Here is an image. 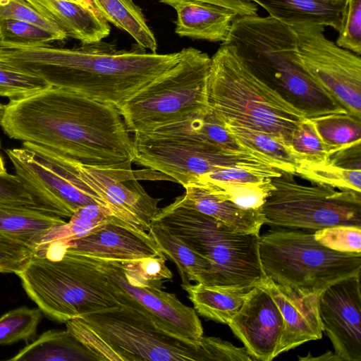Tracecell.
I'll return each instance as SVG.
<instances>
[{
    "label": "cell",
    "mask_w": 361,
    "mask_h": 361,
    "mask_svg": "<svg viewBox=\"0 0 361 361\" xmlns=\"http://www.w3.org/2000/svg\"><path fill=\"white\" fill-rule=\"evenodd\" d=\"M115 352L119 361H201L198 341L180 338L128 307L80 317Z\"/></svg>",
    "instance_id": "12"
},
{
    "label": "cell",
    "mask_w": 361,
    "mask_h": 361,
    "mask_svg": "<svg viewBox=\"0 0 361 361\" xmlns=\"http://www.w3.org/2000/svg\"><path fill=\"white\" fill-rule=\"evenodd\" d=\"M269 16L286 24L310 23L339 32L348 4L332 0H252Z\"/></svg>",
    "instance_id": "23"
},
{
    "label": "cell",
    "mask_w": 361,
    "mask_h": 361,
    "mask_svg": "<svg viewBox=\"0 0 361 361\" xmlns=\"http://www.w3.org/2000/svg\"><path fill=\"white\" fill-rule=\"evenodd\" d=\"M23 146L6 153L39 209L70 218L85 205L106 207L80 178L75 163L39 145L23 142Z\"/></svg>",
    "instance_id": "11"
},
{
    "label": "cell",
    "mask_w": 361,
    "mask_h": 361,
    "mask_svg": "<svg viewBox=\"0 0 361 361\" xmlns=\"http://www.w3.org/2000/svg\"><path fill=\"white\" fill-rule=\"evenodd\" d=\"M73 2L80 4H85V5H90L85 0H70Z\"/></svg>",
    "instance_id": "49"
},
{
    "label": "cell",
    "mask_w": 361,
    "mask_h": 361,
    "mask_svg": "<svg viewBox=\"0 0 361 361\" xmlns=\"http://www.w3.org/2000/svg\"><path fill=\"white\" fill-rule=\"evenodd\" d=\"M180 55L147 52L137 44L119 49L102 40L73 48L0 40L1 66L117 109L173 68Z\"/></svg>",
    "instance_id": "2"
},
{
    "label": "cell",
    "mask_w": 361,
    "mask_h": 361,
    "mask_svg": "<svg viewBox=\"0 0 361 361\" xmlns=\"http://www.w3.org/2000/svg\"><path fill=\"white\" fill-rule=\"evenodd\" d=\"M42 318L38 308L23 306L11 310L0 317V345L28 341L36 335Z\"/></svg>",
    "instance_id": "35"
},
{
    "label": "cell",
    "mask_w": 361,
    "mask_h": 361,
    "mask_svg": "<svg viewBox=\"0 0 361 361\" xmlns=\"http://www.w3.org/2000/svg\"><path fill=\"white\" fill-rule=\"evenodd\" d=\"M154 220L210 262L216 285L254 287L265 277L259 254L260 235L237 231L177 197L160 208Z\"/></svg>",
    "instance_id": "6"
},
{
    "label": "cell",
    "mask_w": 361,
    "mask_h": 361,
    "mask_svg": "<svg viewBox=\"0 0 361 361\" xmlns=\"http://www.w3.org/2000/svg\"><path fill=\"white\" fill-rule=\"evenodd\" d=\"M133 163L159 172L183 186L200 176L221 169L237 167L271 178L281 172L262 156L250 151L235 152L190 140L134 133Z\"/></svg>",
    "instance_id": "10"
},
{
    "label": "cell",
    "mask_w": 361,
    "mask_h": 361,
    "mask_svg": "<svg viewBox=\"0 0 361 361\" xmlns=\"http://www.w3.org/2000/svg\"><path fill=\"white\" fill-rule=\"evenodd\" d=\"M6 105H4L0 102V123L4 115Z\"/></svg>",
    "instance_id": "48"
},
{
    "label": "cell",
    "mask_w": 361,
    "mask_h": 361,
    "mask_svg": "<svg viewBox=\"0 0 361 361\" xmlns=\"http://www.w3.org/2000/svg\"><path fill=\"white\" fill-rule=\"evenodd\" d=\"M1 141H0V149H1Z\"/></svg>",
    "instance_id": "51"
},
{
    "label": "cell",
    "mask_w": 361,
    "mask_h": 361,
    "mask_svg": "<svg viewBox=\"0 0 361 361\" xmlns=\"http://www.w3.org/2000/svg\"><path fill=\"white\" fill-rule=\"evenodd\" d=\"M66 222L61 216L33 207L0 202V233L32 249L44 233Z\"/></svg>",
    "instance_id": "27"
},
{
    "label": "cell",
    "mask_w": 361,
    "mask_h": 361,
    "mask_svg": "<svg viewBox=\"0 0 361 361\" xmlns=\"http://www.w3.org/2000/svg\"><path fill=\"white\" fill-rule=\"evenodd\" d=\"M111 216L106 207L95 204L82 207L73 212L68 222L44 233L35 243L32 250L35 252L53 243L65 242L82 237Z\"/></svg>",
    "instance_id": "31"
},
{
    "label": "cell",
    "mask_w": 361,
    "mask_h": 361,
    "mask_svg": "<svg viewBox=\"0 0 361 361\" xmlns=\"http://www.w3.org/2000/svg\"><path fill=\"white\" fill-rule=\"evenodd\" d=\"M332 1L344 2L347 4H348L352 0H332Z\"/></svg>",
    "instance_id": "50"
},
{
    "label": "cell",
    "mask_w": 361,
    "mask_h": 361,
    "mask_svg": "<svg viewBox=\"0 0 361 361\" xmlns=\"http://www.w3.org/2000/svg\"><path fill=\"white\" fill-rule=\"evenodd\" d=\"M6 172L3 157L0 154V173Z\"/></svg>",
    "instance_id": "47"
},
{
    "label": "cell",
    "mask_w": 361,
    "mask_h": 361,
    "mask_svg": "<svg viewBox=\"0 0 361 361\" xmlns=\"http://www.w3.org/2000/svg\"><path fill=\"white\" fill-rule=\"evenodd\" d=\"M295 32L301 63L310 76L350 115L361 118L360 56L326 38L322 25H288Z\"/></svg>",
    "instance_id": "13"
},
{
    "label": "cell",
    "mask_w": 361,
    "mask_h": 361,
    "mask_svg": "<svg viewBox=\"0 0 361 361\" xmlns=\"http://www.w3.org/2000/svg\"><path fill=\"white\" fill-rule=\"evenodd\" d=\"M206 95L222 122L268 133L289 147L293 132L307 118L252 73L230 45L221 44L211 57Z\"/></svg>",
    "instance_id": "4"
},
{
    "label": "cell",
    "mask_w": 361,
    "mask_h": 361,
    "mask_svg": "<svg viewBox=\"0 0 361 361\" xmlns=\"http://www.w3.org/2000/svg\"><path fill=\"white\" fill-rule=\"evenodd\" d=\"M328 162L345 169L361 170V142L331 154Z\"/></svg>",
    "instance_id": "46"
},
{
    "label": "cell",
    "mask_w": 361,
    "mask_h": 361,
    "mask_svg": "<svg viewBox=\"0 0 361 361\" xmlns=\"http://www.w3.org/2000/svg\"><path fill=\"white\" fill-rule=\"evenodd\" d=\"M259 254L265 277L318 295L342 279L360 275L361 253L331 250L306 230L272 228L259 235Z\"/></svg>",
    "instance_id": "7"
},
{
    "label": "cell",
    "mask_w": 361,
    "mask_h": 361,
    "mask_svg": "<svg viewBox=\"0 0 361 361\" xmlns=\"http://www.w3.org/2000/svg\"><path fill=\"white\" fill-rule=\"evenodd\" d=\"M43 17L56 23L67 37L82 44L102 41L108 37V22L90 5L70 0H26Z\"/></svg>",
    "instance_id": "20"
},
{
    "label": "cell",
    "mask_w": 361,
    "mask_h": 361,
    "mask_svg": "<svg viewBox=\"0 0 361 361\" xmlns=\"http://www.w3.org/2000/svg\"><path fill=\"white\" fill-rule=\"evenodd\" d=\"M16 274L42 312L60 322L124 307L88 256L68 252L51 257L33 255Z\"/></svg>",
    "instance_id": "5"
},
{
    "label": "cell",
    "mask_w": 361,
    "mask_h": 361,
    "mask_svg": "<svg viewBox=\"0 0 361 361\" xmlns=\"http://www.w3.org/2000/svg\"><path fill=\"white\" fill-rule=\"evenodd\" d=\"M89 257L116 289L124 307L140 312L185 340L197 341L203 336L202 325L194 308L182 303L175 294L164 291L163 283L141 279L121 261Z\"/></svg>",
    "instance_id": "14"
},
{
    "label": "cell",
    "mask_w": 361,
    "mask_h": 361,
    "mask_svg": "<svg viewBox=\"0 0 361 361\" xmlns=\"http://www.w3.org/2000/svg\"><path fill=\"white\" fill-rule=\"evenodd\" d=\"M147 133L209 143L235 152L249 151L238 144L226 130L224 123L209 107Z\"/></svg>",
    "instance_id": "26"
},
{
    "label": "cell",
    "mask_w": 361,
    "mask_h": 361,
    "mask_svg": "<svg viewBox=\"0 0 361 361\" xmlns=\"http://www.w3.org/2000/svg\"><path fill=\"white\" fill-rule=\"evenodd\" d=\"M95 10L107 22L126 32L136 44L157 52L158 44L142 9L133 0H92Z\"/></svg>",
    "instance_id": "30"
},
{
    "label": "cell",
    "mask_w": 361,
    "mask_h": 361,
    "mask_svg": "<svg viewBox=\"0 0 361 361\" xmlns=\"http://www.w3.org/2000/svg\"><path fill=\"white\" fill-rule=\"evenodd\" d=\"M63 252L116 261L140 260L162 254L148 232L113 216L82 237L53 243L35 252L38 256L51 257Z\"/></svg>",
    "instance_id": "16"
},
{
    "label": "cell",
    "mask_w": 361,
    "mask_h": 361,
    "mask_svg": "<svg viewBox=\"0 0 361 361\" xmlns=\"http://www.w3.org/2000/svg\"><path fill=\"white\" fill-rule=\"evenodd\" d=\"M290 148L302 161L326 163L329 158L310 118H305L295 130Z\"/></svg>",
    "instance_id": "36"
},
{
    "label": "cell",
    "mask_w": 361,
    "mask_h": 361,
    "mask_svg": "<svg viewBox=\"0 0 361 361\" xmlns=\"http://www.w3.org/2000/svg\"><path fill=\"white\" fill-rule=\"evenodd\" d=\"M27 244L0 233V272L18 273L34 255Z\"/></svg>",
    "instance_id": "41"
},
{
    "label": "cell",
    "mask_w": 361,
    "mask_h": 361,
    "mask_svg": "<svg viewBox=\"0 0 361 361\" xmlns=\"http://www.w3.org/2000/svg\"><path fill=\"white\" fill-rule=\"evenodd\" d=\"M161 3L173 6L183 1L204 2L227 8L238 16H254L257 15V5L252 0H157Z\"/></svg>",
    "instance_id": "45"
},
{
    "label": "cell",
    "mask_w": 361,
    "mask_h": 361,
    "mask_svg": "<svg viewBox=\"0 0 361 361\" xmlns=\"http://www.w3.org/2000/svg\"><path fill=\"white\" fill-rule=\"evenodd\" d=\"M259 284L274 299L283 318L278 355L307 341L322 338L324 329L319 312V295L282 286L267 277Z\"/></svg>",
    "instance_id": "19"
},
{
    "label": "cell",
    "mask_w": 361,
    "mask_h": 361,
    "mask_svg": "<svg viewBox=\"0 0 361 361\" xmlns=\"http://www.w3.org/2000/svg\"><path fill=\"white\" fill-rule=\"evenodd\" d=\"M180 53L173 68L117 109L128 132H151L208 108L211 57L191 47Z\"/></svg>",
    "instance_id": "8"
},
{
    "label": "cell",
    "mask_w": 361,
    "mask_h": 361,
    "mask_svg": "<svg viewBox=\"0 0 361 361\" xmlns=\"http://www.w3.org/2000/svg\"><path fill=\"white\" fill-rule=\"evenodd\" d=\"M51 85L40 78L0 65V97L23 99Z\"/></svg>",
    "instance_id": "37"
},
{
    "label": "cell",
    "mask_w": 361,
    "mask_h": 361,
    "mask_svg": "<svg viewBox=\"0 0 361 361\" xmlns=\"http://www.w3.org/2000/svg\"><path fill=\"white\" fill-rule=\"evenodd\" d=\"M223 123L240 146L266 158L274 169L296 176L302 160L289 147L268 133L234 122Z\"/></svg>",
    "instance_id": "29"
},
{
    "label": "cell",
    "mask_w": 361,
    "mask_h": 361,
    "mask_svg": "<svg viewBox=\"0 0 361 361\" xmlns=\"http://www.w3.org/2000/svg\"><path fill=\"white\" fill-rule=\"evenodd\" d=\"M336 44L359 56L361 54V0L348 4Z\"/></svg>",
    "instance_id": "42"
},
{
    "label": "cell",
    "mask_w": 361,
    "mask_h": 361,
    "mask_svg": "<svg viewBox=\"0 0 361 361\" xmlns=\"http://www.w3.org/2000/svg\"><path fill=\"white\" fill-rule=\"evenodd\" d=\"M0 202L37 208L34 199L20 179L16 174H10L7 171L0 173Z\"/></svg>",
    "instance_id": "44"
},
{
    "label": "cell",
    "mask_w": 361,
    "mask_h": 361,
    "mask_svg": "<svg viewBox=\"0 0 361 361\" xmlns=\"http://www.w3.org/2000/svg\"><path fill=\"white\" fill-rule=\"evenodd\" d=\"M0 40L18 44H49L58 41L47 30L25 21L0 19Z\"/></svg>",
    "instance_id": "40"
},
{
    "label": "cell",
    "mask_w": 361,
    "mask_h": 361,
    "mask_svg": "<svg viewBox=\"0 0 361 361\" xmlns=\"http://www.w3.org/2000/svg\"><path fill=\"white\" fill-rule=\"evenodd\" d=\"M271 178L254 183H209L192 182L199 184L214 194L228 200L243 209H262L273 185Z\"/></svg>",
    "instance_id": "34"
},
{
    "label": "cell",
    "mask_w": 361,
    "mask_h": 361,
    "mask_svg": "<svg viewBox=\"0 0 361 361\" xmlns=\"http://www.w3.org/2000/svg\"><path fill=\"white\" fill-rule=\"evenodd\" d=\"M271 180L273 188L262 207L264 224L312 232L336 226H361V192L305 185L286 172Z\"/></svg>",
    "instance_id": "9"
},
{
    "label": "cell",
    "mask_w": 361,
    "mask_h": 361,
    "mask_svg": "<svg viewBox=\"0 0 361 361\" xmlns=\"http://www.w3.org/2000/svg\"><path fill=\"white\" fill-rule=\"evenodd\" d=\"M183 187L185 194L177 197L183 204L212 216L237 231L259 235V231L265 224L262 209H243L195 183Z\"/></svg>",
    "instance_id": "22"
},
{
    "label": "cell",
    "mask_w": 361,
    "mask_h": 361,
    "mask_svg": "<svg viewBox=\"0 0 361 361\" xmlns=\"http://www.w3.org/2000/svg\"><path fill=\"white\" fill-rule=\"evenodd\" d=\"M228 325L254 361H271L278 356L283 318L274 299L261 285L250 290Z\"/></svg>",
    "instance_id": "18"
},
{
    "label": "cell",
    "mask_w": 361,
    "mask_h": 361,
    "mask_svg": "<svg viewBox=\"0 0 361 361\" xmlns=\"http://www.w3.org/2000/svg\"><path fill=\"white\" fill-rule=\"evenodd\" d=\"M247 67L307 118L348 113L306 71L293 28L271 16H238L226 40Z\"/></svg>",
    "instance_id": "3"
},
{
    "label": "cell",
    "mask_w": 361,
    "mask_h": 361,
    "mask_svg": "<svg viewBox=\"0 0 361 361\" xmlns=\"http://www.w3.org/2000/svg\"><path fill=\"white\" fill-rule=\"evenodd\" d=\"M329 155L361 142V118L346 114H330L310 118Z\"/></svg>",
    "instance_id": "32"
},
{
    "label": "cell",
    "mask_w": 361,
    "mask_h": 361,
    "mask_svg": "<svg viewBox=\"0 0 361 361\" xmlns=\"http://www.w3.org/2000/svg\"><path fill=\"white\" fill-rule=\"evenodd\" d=\"M296 176L317 185L361 192V170L345 169L328 161H302L297 169Z\"/></svg>",
    "instance_id": "33"
},
{
    "label": "cell",
    "mask_w": 361,
    "mask_h": 361,
    "mask_svg": "<svg viewBox=\"0 0 361 361\" xmlns=\"http://www.w3.org/2000/svg\"><path fill=\"white\" fill-rule=\"evenodd\" d=\"M75 166L80 178L104 202L113 216L149 232L161 200L148 195L132 167L95 169L78 164Z\"/></svg>",
    "instance_id": "15"
},
{
    "label": "cell",
    "mask_w": 361,
    "mask_h": 361,
    "mask_svg": "<svg viewBox=\"0 0 361 361\" xmlns=\"http://www.w3.org/2000/svg\"><path fill=\"white\" fill-rule=\"evenodd\" d=\"M315 240L331 250L361 253V226H336L313 232Z\"/></svg>",
    "instance_id": "39"
},
{
    "label": "cell",
    "mask_w": 361,
    "mask_h": 361,
    "mask_svg": "<svg viewBox=\"0 0 361 361\" xmlns=\"http://www.w3.org/2000/svg\"><path fill=\"white\" fill-rule=\"evenodd\" d=\"M176 11L175 32L181 37L224 43L234 19V12L221 6L183 1L172 6Z\"/></svg>",
    "instance_id": "21"
},
{
    "label": "cell",
    "mask_w": 361,
    "mask_h": 361,
    "mask_svg": "<svg viewBox=\"0 0 361 361\" xmlns=\"http://www.w3.org/2000/svg\"><path fill=\"white\" fill-rule=\"evenodd\" d=\"M360 275L342 279L319 297L324 331L330 339L335 361L361 360Z\"/></svg>",
    "instance_id": "17"
},
{
    "label": "cell",
    "mask_w": 361,
    "mask_h": 361,
    "mask_svg": "<svg viewBox=\"0 0 361 361\" xmlns=\"http://www.w3.org/2000/svg\"><path fill=\"white\" fill-rule=\"evenodd\" d=\"M10 138L39 145L81 166L131 168L133 139L117 109L50 86L11 100L0 123Z\"/></svg>",
    "instance_id": "1"
},
{
    "label": "cell",
    "mask_w": 361,
    "mask_h": 361,
    "mask_svg": "<svg viewBox=\"0 0 361 361\" xmlns=\"http://www.w3.org/2000/svg\"><path fill=\"white\" fill-rule=\"evenodd\" d=\"M166 258L160 255L135 261H121L123 265L142 279L164 283L173 278V274L166 265Z\"/></svg>",
    "instance_id": "43"
},
{
    "label": "cell",
    "mask_w": 361,
    "mask_h": 361,
    "mask_svg": "<svg viewBox=\"0 0 361 361\" xmlns=\"http://www.w3.org/2000/svg\"><path fill=\"white\" fill-rule=\"evenodd\" d=\"M149 233L160 251L176 264L182 283L216 285V276L210 262L172 234L164 226L154 221Z\"/></svg>",
    "instance_id": "24"
},
{
    "label": "cell",
    "mask_w": 361,
    "mask_h": 361,
    "mask_svg": "<svg viewBox=\"0 0 361 361\" xmlns=\"http://www.w3.org/2000/svg\"><path fill=\"white\" fill-rule=\"evenodd\" d=\"M9 360L85 361L99 359L66 330H49Z\"/></svg>",
    "instance_id": "28"
},
{
    "label": "cell",
    "mask_w": 361,
    "mask_h": 361,
    "mask_svg": "<svg viewBox=\"0 0 361 361\" xmlns=\"http://www.w3.org/2000/svg\"><path fill=\"white\" fill-rule=\"evenodd\" d=\"M181 287L202 317L228 324L253 287L182 283Z\"/></svg>",
    "instance_id": "25"
},
{
    "label": "cell",
    "mask_w": 361,
    "mask_h": 361,
    "mask_svg": "<svg viewBox=\"0 0 361 361\" xmlns=\"http://www.w3.org/2000/svg\"><path fill=\"white\" fill-rule=\"evenodd\" d=\"M3 18L25 21L39 26L53 34L58 41L68 37L62 29L43 17L26 0H0V19Z\"/></svg>",
    "instance_id": "38"
}]
</instances>
